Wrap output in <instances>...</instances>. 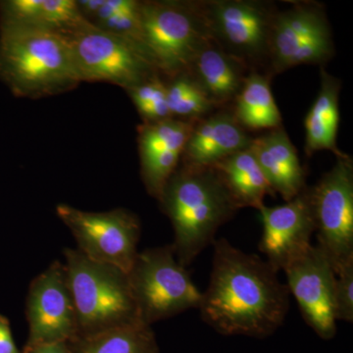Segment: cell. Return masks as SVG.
Segmentation results:
<instances>
[{
  "label": "cell",
  "mask_w": 353,
  "mask_h": 353,
  "mask_svg": "<svg viewBox=\"0 0 353 353\" xmlns=\"http://www.w3.org/2000/svg\"><path fill=\"white\" fill-rule=\"evenodd\" d=\"M158 201L173 226L174 253L185 267L214 243L218 229L239 210L212 167H178Z\"/></svg>",
  "instance_id": "7a4b0ae2"
},
{
  "label": "cell",
  "mask_w": 353,
  "mask_h": 353,
  "mask_svg": "<svg viewBox=\"0 0 353 353\" xmlns=\"http://www.w3.org/2000/svg\"><path fill=\"white\" fill-rule=\"evenodd\" d=\"M233 199L236 208L259 209L265 196H275L250 148L234 153L212 167Z\"/></svg>",
  "instance_id": "ffe728a7"
},
{
  "label": "cell",
  "mask_w": 353,
  "mask_h": 353,
  "mask_svg": "<svg viewBox=\"0 0 353 353\" xmlns=\"http://www.w3.org/2000/svg\"><path fill=\"white\" fill-rule=\"evenodd\" d=\"M141 44L159 75L188 73L211 41L197 1H141Z\"/></svg>",
  "instance_id": "5b68a950"
},
{
  "label": "cell",
  "mask_w": 353,
  "mask_h": 353,
  "mask_svg": "<svg viewBox=\"0 0 353 353\" xmlns=\"http://www.w3.org/2000/svg\"><path fill=\"white\" fill-rule=\"evenodd\" d=\"M194 123L166 119L139 128L141 176L148 194L159 199L169 179L182 161Z\"/></svg>",
  "instance_id": "9a60e30c"
},
{
  "label": "cell",
  "mask_w": 353,
  "mask_h": 353,
  "mask_svg": "<svg viewBox=\"0 0 353 353\" xmlns=\"http://www.w3.org/2000/svg\"><path fill=\"white\" fill-rule=\"evenodd\" d=\"M63 36L81 83H110L128 90L159 75L141 46L90 22Z\"/></svg>",
  "instance_id": "ba28073f"
},
{
  "label": "cell",
  "mask_w": 353,
  "mask_h": 353,
  "mask_svg": "<svg viewBox=\"0 0 353 353\" xmlns=\"http://www.w3.org/2000/svg\"><path fill=\"white\" fill-rule=\"evenodd\" d=\"M209 38L250 70L266 73L275 4L259 0H201Z\"/></svg>",
  "instance_id": "52a82bcc"
},
{
  "label": "cell",
  "mask_w": 353,
  "mask_h": 353,
  "mask_svg": "<svg viewBox=\"0 0 353 353\" xmlns=\"http://www.w3.org/2000/svg\"><path fill=\"white\" fill-rule=\"evenodd\" d=\"M0 353H22L13 340L10 322L2 314H0Z\"/></svg>",
  "instance_id": "4316f807"
},
{
  "label": "cell",
  "mask_w": 353,
  "mask_h": 353,
  "mask_svg": "<svg viewBox=\"0 0 353 353\" xmlns=\"http://www.w3.org/2000/svg\"><path fill=\"white\" fill-rule=\"evenodd\" d=\"M252 139L234 119L231 109H218L194 123L181 162L196 168L213 167L234 153L248 150Z\"/></svg>",
  "instance_id": "2e32d148"
},
{
  "label": "cell",
  "mask_w": 353,
  "mask_h": 353,
  "mask_svg": "<svg viewBox=\"0 0 353 353\" xmlns=\"http://www.w3.org/2000/svg\"><path fill=\"white\" fill-rule=\"evenodd\" d=\"M22 353H72V352L69 343H57L31 347H25Z\"/></svg>",
  "instance_id": "83f0119b"
},
{
  "label": "cell",
  "mask_w": 353,
  "mask_h": 353,
  "mask_svg": "<svg viewBox=\"0 0 353 353\" xmlns=\"http://www.w3.org/2000/svg\"><path fill=\"white\" fill-rule=\"evenodd\" d=\"M321 83L319 94L309 109L304 128H305V154L310 157L320 150H331L336 157L345 153L336 145V134L340 124L339 99L341 82L332 76L324 67L320 71Z\"/></svg>",
  "instance_id": "d6986e66"
},
{
  "label": "cell",
  "mask_w": 353,
  "mask_h": 353,
  "mask_svg": "<svg viewBox=\"0 0 353 353\" xmlns=\"http://www.w3.org/2000/svg\"><path fill=\"white\" fill-rule=\"evenodd\" d=\"M58 217L69 228L78 248L88 259L130 271L138 254L141 222L131 211L87 212L59 204Z\"/></svg>",
  "instance_id": "30bf717a"
},
{
  "label": "cell",
  "mask_w": 353,
  "mask_h": 353,
  "mask_svg": "<svg viewBox=\"0 0 353 353\" xmlns=\"http://www.w3.org/2000/svg\"><path fill=\"white\" fill-rule=\"evenodd\" d=\"M259 212L263 224L259 250L276 271L284 270L310 248L316 232L310 190L306 187L282 205H262Z\"/></svg>",
  "instance_id": "5bb4252c"
},
{
  "label": "cell",
  "mask_w": 353,
  "mask_h": 353,
  "mask_svg": "<svg viewBox=\"0 0 353 353\" xmlns=\"http://www.w3.org/2000/svg\"><path fill=\"white\" fill-rule=\"evenodd\" d=\"M166 94L169 111L174 119L196 123L217 110L189 73L169 79Z\"/></svg>",
  "instance_id": "cb8c5ba5"
},
{
  "label": "cell",
  "mask_w": 353,
  "mask_h": 353,
  "mask_svg": "<svg viewBox=\"0 0 353 353\" xmlns=\"http://www.w3.org/2000/svg\"><path fill=\"white\" fill-rule=\"evenodd\" d=\"M270 83L268 74L252 70L230 108L234 119L245 131H270L283 126Z\"/></svg>",
  "instance_id": "44dd1931"
},
{
  "label": "cell",
  "mask_w": 353,
  "mask_h": 353,
  "mask_svg": "<svg viewBox=\"0 0 353 353\" xmlns=\"http://www.w3.org/2000/svg\"><path fill=\"white\" fill-rule=\"evenodd\" d=\"M0 75L19 97L41 99L81 83L63 34L4 22L0 36Z\"/></svg>",
  "instance_id": "3957f363"
},
{
  "label": "cell",
  "mask_w": 353,
  "mask_h": 353,
  "mask_svg": "<svg viewBox=\"0 0 353 353\" xmlns=\"http://www.w3.org/2000/svg\"><path fill=\"white\" fill-rule=\"evenodd\" d=\"M334 311L336 321H353V261L336 273Z\"/></svg>",
  "instance_id": "484cf974"
},
{
  "label": "cell",
  "mask_w": 353,
  "mask_h": 353,
  "mask_svg": "<svg viewBox=\"0 0 353 353\" xmlns=\"http://www.w3.org/2000/svg\"><path fill=\"white\" fill-rule=\"evenodd\" d=\"M334 44L324 6L292 2L277 10L272 24L266 74L275 76L299 65L324 67L333 58Z\"/></svg>",
  "instance_id": "9c48e42d"
},
{
  "label": "cell",
  "mask_w": 353,
  "mask_h": 353,
  "mask_svg": "<svg viewBox=\"0 0 353 353\" xmlns=\"http://www.w3.org/2000/svg\"><path fill=\"white\" fill-rule=\"evenodd\" d=\"M69 345L72 353H159L152 326L143 322L77 336Z\"/></svg>",
  "instance_id": "603a6c76"
},
{
  "label": "cell",
  "mask_w": 353,
  "mask_h": 353,
  "mask_svg": "<svg viewBox=\"0 0 353 353\" xmlns=\"http://www.w3.org/2000/svg\"><path fill=\"white\" fill-rule=\"evenodd\" d=\"M128 279L139 318L150 326L201 303L202 292L176 259L172 245L139 252Z\"/></svg>",
  "instance_id": "8992f818"
},
{
  "label": "cell",
  "mask_w": 353,
  "mask_h": 353,
  "mask_svg": "<svg viewBox=\"0 0 353 353\" xmlns=\"http://www.w3.org/2000/svg\"><path fill=\"white\" fill-rule=\"evenodd\" d=\"M290 294L296 297L303 319L324 340L336 332L334 289L336 274L319 245H312L284 270Z\"/></svg>",
  "instance_id": "4fadbf2b"
},
{
  "label": "cell",
  "mask_w": 353,
  "mask_h": 353,
  "mask_svg": "<svg viewBox=\"0 0 353 353\" xmlns=\"http://www.w3.org/2000/svg\"><path fill=\"white\" fill-rule=\"evenodd\" d=\"M26 316L29 324L26 347L70 343L78 336L75 303L65 264L59 260L32 281Z\"/></svg>",
  "instance_id": "7c38bea8"
},
{
  "label": "cell",
  "mask_w": 353,
  "mask_h": 353,
  "mask_svg": "<svg viewBox=\"0 0 353 353\" xmlns=\"http://www.w3.org/2000/svg\"><path fill=\"white\" fill-rule=\"evenodd\" d=\"M316 232L336 274L353 261V161L348 154L309 188Z\"/></svg>",
  "instance_id": "8fae6325"
},
{
  "label": "cell",
  "mask_w": 353,
  "mask_h": 353,
  "mask_svg": "<svg viewBox=\"0 0 353 353\" xmlns=\"http://www.w3.org/2000/svg\"><path fill=\"white\" fill-rule=\"evenodd\" d=\"M212 271L199 309L202 320L224 336L265 338L277 331L290 307V292L266 260L213 243Z\"/></svg>",
  "instance_id": "6da1fadb"
},
{
  "label": "cell",
  "mask_w": 353,
  "mask_h": 353,
  "mask_svg": "<svg viewBox=\"0 0 353 353\" xmlns=\"http://www.w3.org/2000/svg\"><path fill=\"white\" fill-rule=\"evenodd\" d=\"M65 268L78 320V336L143 322L126 272L64 250Z\"/></svg>",
  "instance_id": "277c9868"
},
{
  "label": "cell",
  "mask_w": 353,
  "mask_h": 353,
  "mask_svg": "<svg viewBox=\"0 0 353 353\" xmlns=\"http://www.w3.org/2000/svg\"><path fill=\"white\" fill-rule=\"evenodd\" d=\"M250 150L271 189L285 202L306 189V172L284 127L253 138Z\"/></svg>",
  "instance_id": "e0dca14e"
},
{
  "label": "cell",
  "mask_w": 353,
  "mask_h": 353,
  "mask_svg": "<svg viewBox=\"0 0 353 353\" xmlns=\"http://www.w3.org/2000/svg\"><path fill=\"white\" fill-rule=\"evenodd\" d=\"M3 6L4 22L36 26L61 34L88 22L75 0H11Z\"/></svg>",
  "instance_id": "7402d4cb"
},
{
  "label": "cell",
  "mask_w": 353,
  "mask_h": 353,
  "mask_svg": "<svg viewBox=\"0 0 353 353\" xmlns=\"http://www.w3.org/2000/svg\"><path fill=\"white\" fill-rule=\"evenodd\" d=\"M128 92L145 123L159 122L172 118L167 104L166 83L159 75L134 85L128 90Z\"/></svg>",
  "instance_id": "d4e9b609"
},
{
  "label": "cell",
  "mask_w": 353,
  "mask_h": 353,
  "mask_svg": "<svg viewBox=\"0 0 353 353\" xmlns=\"http://www.w3.org/2000/svg\"><path fill=\"white\" fill-rule=\"evenodd\" d=\"M250 71L210 41L199 51L188 73L218 110L232 108Z\"/></svg>",
  "instance_id": "ac0fdd59"
}]
</instances>
